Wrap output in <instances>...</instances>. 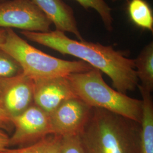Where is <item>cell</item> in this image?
Returning <instances> with one entry per match:
<instances>
[{"mask_svg": "<svg viewBox=\"0 0 153 153\" xmlns=\"http://www.w3.org/2000/svg\"><path fill=\"white\" fill-rule=\"evenodd\" d=\"M20 33L31 42L62 55L76 57L106 74L119 92L126 94L133 91L138 85L134 60L126 57L111 45L73 40L57 30L44 33L22 31Z\"/></svg>", "mask_w": 153, "mask_h": 153, "instance_id": "1", "label": "cell"}, {"mask_svg": "<svg viewBox=\"0 0 153 153\" xmlns=\"http://www.w3.org/2000/svg\"><path fill=\"white\" fill-rule=\"evenodd\" d=\"M141 124L92 107L79 134L86 153H140Z\"/></svg>", "mask_w": 153, "mask_h": 153, "instance_id": "2", "label": "cell"}, {"mask_svg": "<svg viewBox=\"0 0 153 153\" xmlns=\"http://www.w3.org/2000/svg\"><path fill=\"white\" fill-rule=\"evenodd\" d=\"M4 43L0 48L20 65L22 73L33 81L66 76L88 71L93 66L82 60L68 61L48 55L35 48L11 28H7Z\"/></svg>", "mask_w": 153, "mask_h": 153, "instance_id": "3", "label": "cell"}, {"mask_svg": "<svg viewBox=\"0 0 153 153\" xmlns=\"http://www.w3.org/2000/svg\"><path fill=\"white\" fill-rule=\"evenodd\" d=\"M74 93L91 107L100 108L141 124L142 100L132 98L112 88L97 69L67 76Z\"/></svg>", "mask_w": 153, "mask_h": 153, "instance_id": "4", "label": "cell"}, {"mask_svg": "<svg viewBox=\"0 0 153 153\" xmlns=\"http://www.w3.org/2000/svg\"><path fill=\"white\" fill-rule=\"evenodd\" d=\"M52 24L31 0H6L0 2V28L44 33L50 31Z\"/></svg>", "mask_w": 153, "mask_h": 153, "instance_id": "5", "label": "cell"}, {"mask_svg": "<svg viewBox=\"0 0 153 153\" xmlns=\"http://www.w3.org/2000/svg\"><path fill=\"white\" fill-rule=\"evenodd\" d=\"M11 120L14 131L10 137L9 147L29 146L53 134L49 114L34 103Z\"/></svg>", "mask_w": 153, "mask_h": 153, "instance_id": "6", "label": "cell"}, {"mask_svg": "<svg viewBox=\"0 0 153 153\" xmlns=\"http://www.w3.org/2000/svg\"><path fill=\"white\" fill-rule=\"evenodd\" d=\"M91 108L78 97L63 102L49 115L53 134L62 137L79 135Z\"/></svg>", "mask_w": 153, "mask_h": 153, "instance_id": "7", "label": "cell"}, {"mask_svg": "<svg viewBox=\"0 0 153 153\" xmlns=\"http://www.w3.org/2000/svg\"><path fill=\"white\" fill-rule=\"evenodd\" d=\"M33 81V103L49 115L66 100L77 97L67 76Z\"/></svg>", "mask_w": 153, "mask_h": 153, "instance_id": "8", "label": "cell"}, {"mask_svg": "<svg viewBox=\"0 0 153 153\" xmlns=\"http://www.w3.org/2000/svg\"><path fill=\"white\" fill-rule=\"evenodd\" d=\"M34 81L23 73L8 78L3 90L2 108L10 117L19 115L33 104Z\"/></svg>", "mask_w": 153, "mask_h": 153, "instance_id": "9", "label": "cell"}, {"mask_svg": "<svg viewBox=\"0 0 153 153\" xmlns=\"http://www.w3.org/2000/svg\"><path fill=\"white\" fill-rule=\"evenodd\" d=\"M56 27V30L74 34L78 40L83 38L78 27L73 9L62 0H31Z\"/></svg>", "mask_w": 153, "mask_h": 153, "instance_id": "10", "label": "cell"}, {"mask_svg": "<svg viewBox=\"0 0 153 153\" xmlns=\"http://www.w3.org/2000/svg\"><path fill=\"white\" fill-rule=\"evenodd\" d=\"M142 98L140 153H153V102L151 93L138 85Z\"/></svg>", "mask_w": 153, "mask_h": 153, "instance_id": "11", "label": "cell"}, {"mask_svg": "<svg viewBox=\"0 0 153 153\" xmlns=\"http://www.w3.org/2000/svg\"><path fill=\"white\" fill-rule=\"evenodd\" d=\"M135 69L140 86L152 93L153 89V42L144 47L136 59H134Z\"/></svg>", "mask_w": 153, "mask_h": 153, "instance_id": "12", "label": "cell"}, {"mask_svg": "<svg viewBox=\"0 0 153 153\" xmlns=\"http://www.w3.org/2000/svg\"><path fill=\"white\" fill-rule=\"evenodd\" d=\"M62 138L52 134L31 145L15 149L7 148L1 153H61Z\"/></svg>", "mask_w": 153, "mask_h": 153, "instance_id": "13", "label": "cell"}, {"mask_svg": "<svg viewBox=\"0 0 153 153\" xmlns=\"http://www.w3.org/2000/svg\"><path fill=\"white\" fill-rule=\"evenodd\" d=\"M128 11L131 21L136 26L153 32V13L145 0H131Z\"/></svg>", "mask_w": 153, "mask_h": 153, "instance_id": "14", "label": "cell"}, {"mask_svg": "<svg viewBox=\"0 0 153 153\" xmlns=\"http://www.w3.org/2000/svg\"><path fill=\"white\" fill-rule=\"evenodd\" d=\"M82 7L88 10L90 8L94 9L100 16L104 27L109 32L112 31L113 18L111 9L104 0H75Z\"/></svg>", "mask_w": 153, "mask_h": 153, "instance_id": "15", "label": "cell"}, {"mask_svg": "<svg viewBox=\"0 0 153 153\" xmlns=\"http://www.w3.org/2000/svg\"><path fill=\"white\" fill-rule=\"evenodd\" d=\"M22 73L20 65L11 56L0 48V78H7Z\"/></svg>", "mask_w": 153, "mask_h": 153, "instance_id": "16", "label": "cell"}, {"mask_svg": "<svg viewBox=\"0 0 153 153\" xmlns=\"http://www.w3.org/2000/svg\"><path fill=\"white\" fill-rule=\"evenodd\" d=\"M61 153H86L82 146L79 136H63Z\"/></svg>", "mask_w": 153, "mask_h": 153, "instance_id": "17", "label": "cell"}, {"mask_svg": "<svg viewBox=\"0 0 153 153\" xmlns=\"http://www.w3.org/2000/svg\"><path fill=\"white\" fill-rule=\"evenodd\" d=\"M12 126L10 116L0 106V130L9 131Z\"/></svg>", "mask_w": 153, "mask_h": 153, "instance_id": "18", "label": "cell"}, {"mask_svg": "<svg viewBox=\"0 0 153 153\" xmlns=\"http://www.w3.org/2000/svg\"><path fill=\"white\" fill-rule=\"evenodd\" d=\"M10 137L2 130H0V153L4 150L9 148Z\"/></svg>", "mask_w": 153, "mask_h": 153, "instance_id": "19", "label": "cell"}, {"mask_svg": "<svg viewBox=\"0 0 153 153\" xmlns=\"http://www.w3.org/2000/svg\"><path fill=\"white\" fill-rule=\"evenodd\" d=\"M8 78H0V106L2 107V97L4 88H5L6 83Z\"/></svg>", "mask_w": 153, "mask_h": 153, "instance_id": "20", "label": "cell"}, {"mask_svg": "<svg viewBox=\"0 0 153 153\" xmlns=\"http://www.w3.org/2000/svg\"><path fill=\"white\" fill-rule=\"evenodd\" d=\"M6 30L4 28H0V45L3 44L5 40Z\"/></svg>", "mask_w": 153, "mask_h": 153, "instance_id": "21", "label": "cell"}, {"mask_svg": "<svg viewBox=\"0 0 153 153\" xmlns=\"http://www.w3.org/2000/svg\"><path fill=\"white\" fill-rule=\"evenodd\" d=\"M111 1H112V2H116V1H119V0H111Z\"/></svg>", "mask_w": 153, "mask_h": 153, "instance_id": "22", "label": "cell"}, {"mask_svg": "<svg viewBox=\"0 0 153 153\" xmlns=\"http://www.w3.org/2000/svg\"><path fill=\"white\" fill-rule=\"evenodd\" d=\"M6 0H0V2H4V1H5Z\"/></svg>", "mask_w": 153, "mask_h": 153, "instance_id": "23", "label": "cell"}, {"mask_svg": "<svg viewBox=\"0 0 153 153\" xmlns=\"http://www.w3.org/2000/svg\"></svg>", "mask_w": 153, "mask_h": 153, "instance_id": "24", "label": "cell"}]
</instances>
